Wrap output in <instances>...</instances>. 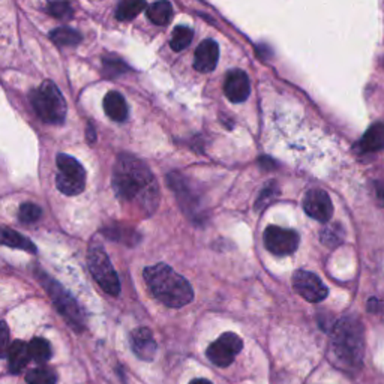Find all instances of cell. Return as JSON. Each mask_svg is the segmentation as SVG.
<instances>
[{"label": "cell", "instance_id": "obj_8", "mask_svg": "<svg viewBox=\"0 0 384 384\" xmlns=\"http://www.w3.org/2000/svg\"><path fill=\"white\" fill-rule=\"evenodd\" d=\"M243 348L242 338L233 334V332H227V334L221 335L216 341L207 347V359H209L213 365L220 368L230 367L234 362L236 356Z\"/></svg>", "mask_w": 384, "mask_h": 384}, {"label": "cell", "instance_id": "obj_32", "mask_svg": "<svg viewBox=\"0 0 384 384\" xmlns=\"http://www.w3.org/2000/svg\"><path fill=\"white\" fill-rule=\"evenodd\" d=\"M190 384H213V383L209 381V380H206V378H195Z\"/></svg>", "mask_w": 384, "mask_h": 384}, {"label": "cell", "instance_id": "obj_2", "mask_svg": "<svg viewBox=\"0 0 384 384\" xmlns=\"http://www.w3.org/2000/svg\"><path fill=\"white\" fill-rule=\"evenodd\" d=\"M144 281L157 300L169 308H183L192 302L194 290L188 279L169 264H155L144 269Z\"/></svg>", "mask_w": 384, "mask_h": 384}, {"label": "cell", "instance_id": "obj_14", "mask_svg": "<svg viewBox=\"0 0 384 384\" xmlns=\"http://www.w3.org/2000/svg\"><path fill=\"white\" fill-rule=\"evenodd\" d=\"M131 348L141 360H153L157 355V341L148 327H138L131 334Z\"/></svg>", "mask_w": 384, "mask_h": 384}, {"label": "cell", "instance_id": "obj_18", "mask_svg": "<svg viewBox=\"0 0 384 384\" xmlns=\"http://www.w3.org/2000/svg\"><path fill=\"white\" fill-rule=\"evenodd\" d=\"M359 148L362 152L372 153L384 149V123H374L362 137Z\"/></svg>", "mask_w": 384, "mask_h": 384}, {"label": "cell", "instance_id": "obj_4", "mask_svg": "<svg viewBox=\"0 0 384 384\" xmlns=\"http://www.w3.org/2000/svg\"><path fill=\"white\" fill-rule=\"evenodd\" d=\"M30 102L41 120L59 125L66 118V102L53 81H45L30 93Z\"/></svg>", "mask_w": 384, "mask_h": 384}, {"label": "cell", "instance_id": "obj_29", "mask_svg": "<svg viewBox=\"0 0 384 384\" xmlns=\"http://www.w3.org/2000/svg\"><path fill=\"white\" fill-rule=\"evenodd\" d=\"M106 236L113 239V241H116V242H123V243H128V239L131 241L132 245H136V242L138 241H134V236H137V233L131 230V228H127V230H125L123 227H119L116 225L114 228H107L106 230ZM129 245V243H128Z\"/></svg>", "mask_w": 384, "mask_h": 384}, {"label": "cell", "instance_id": "obj_5", "mask_svg": "<svg viewBox=\"0 0 384 384\" xmlns=\"http://www.w3.org/2000/svg\"><path fill=\"white\" fill-rule=\"evenodd\" d=\"M87 263L92 276L95 278V281L99 284V287L104 292L118 296L120 293V281L119 276L114 271L111 264V260L106 249L99 243H92L87 253Z\"/></svg>", "mask_w": 384, "mask_h": 384}, {"label": "cell", "instance_id": "obj_24", "mask_svg": "<svg viewBox=\"0 0 384 384\" xmlns=\"http://www.w3.org/2000/svg\"><path fill=\"white\" fill-rule=\"evenodd\" d=\"M320 241L327 248H336L344 241V230L339 224H329L321 230Z\"/></svg>", "mask_w": 384, "mask_h": 384}, {"label": "cell", "instance_id": "obj_11", "mask_svg": "<svg viewBox=\"0 0 384 384\" xmlns=\"http://www.w3.org/2000/svg\"><path fill=\"white\" fill-rule=\"evenodd\" d=\"M293 287L297 294L311 304H320L327 297L329 290L321 279L308 271H296L293 275Z\"/></svg>", "mask_w": 384, "mask_h": 384}, {"label": "cell", "instance_id": "obj_12", "mask_svg": "<svg viewBox=\"0 0 384 384\" xmlns=\"http://www.w3.org/2000/svg\"><path fill=\"white\" fill-rule=\"evenodd\" d=\"M304 209L308 216L318 222H329L332 215H334V204H332L330 197L323 190H309L304 199Z\"/></svg>", "mask_w": 384, "mask_h": 384}, {"label": "cell", "instance_id": "obj_33", "mask_svg": "<svg viewBox=\"0 0 384 384\" xmlns=\"http://www.w3.org/2000/svg\"><path fill=\"white\" fill-rule=\"evenodd\" d=\"M87 136H89V141H90V143L95 141V134H93V129H92L90 125L87 127Z\"/></svg>", "mask_w": 384, "mask_h": 384}, {"label": "cell", "instance_id": "obj_1", "mask_svg": "<svg viewBox=\"0 0 384 384\" xmlns=\"http://www.w3.org/2000/svg\"><path fill=\"white\" fill-rule=\"evenodd\" d=\"M113 190L118 199L148 216L159 204V188L150 169L134 155L122 153L113 169Z\"/></svg>", "mask_w": 384, "mask_h": 384}, {"label": "cell", "instance_id": "obj_19", "mask_svg": "<svg viewBox=\"0 0 384 384\" xmlns=\"http://www.w3.org/2000/svg\"><path fill=\"white\" fill-rule=\"evenodd\" d=\"M173 17V6L169 0H158L148 9V18L153 24L165 26Z\"/></svg>", "mask_w": 384, "mask_h": 384}, {"label": "cell", "instance_id": "obj_30", "mask_svg": "<svg viewBox=\"0 0 384 384\" xmlns=\"http://www.w3.org/2000/svg\"><path fill=\"white\" fill-rule=\"evenodd\" d=\"M48 13L56 17V18H69L72 15V8L68 2H65V0H60V2H53L50 3L48 6Z\"/></svg>", "mask_w": 384, "mask_h": 384}, {"label": "cell", "instance_id": "obj_7", "mask_svg": "<svg viewBox=\"0 0 384 384\" xmlns=\"http://www.w3.org/2000/svg\"><path fill=\"white\" fill-rule=\"evenodd\" d=\"M57 190L65 195H78L86 188V170L83 165L66 153L57 155Z\"/></svg>", "mask_w": 384, "mask_h": 384}, {"label": "cell", "instance_id": "obj_28", "mask_svg": "<svg viewBox=\"0 0 384 384\" xmlns=\"http://www.w3.org/2000/svg\"><path fill=\"white\" fill-rule=\"evenodd\" d=\"M41 216H43V211H41V207L38 204L24 203L20 206V211H18L20 222L34 224L41 220Z\"/></svg>", "mask_w": 384, "mask_h": 384}, {"label": "cell", "instance_id": "obj_10", "mask_svg": "<svg viewBox=\"0 0 384 384\" xmlns=\"http://www.w3.org/2000/svg\"><path fill=\"white\" fill-rule=\"evenodd\" d=\"M263 241H264L267 251H271L275 255L283 257V255L293 254L296 251L300 239L294 230L271 225L266 228Z\"/></svg>", "mask_w": 384, "mask_h": 384}, {"label": "cell", "instance_id": "obj_13", "mask_svg": "<svg viewBox=\"0 0 384 384\" xmlns=\"http://www.w3.org/2000/svg\"><path fill=\"white\" fill-rule=\"evenodd\" d=\"M225 97L234 104H241L248 99L251 93V83L246 76V72L242 69H233L227 74L224 83Z\"/></svg>", "mask_w": 384, "mask_h": 384}, {"label": "cell", "instance_id": "obj_9", "mask_svg": "<svg viewBox=\"0 0 384 384\" xmlns=\"http://www.w3.org/2000/svg\"><path fill=\"white\" fill-rule=\"evenodd\" d=\"M167 182L178 197L183 212L188 213L191 220H199V216H201V200L199 194L192 191L188 179L179 173H171L167 176Z\"/></svg>", "mask_w": 384, "mask_h": 384}, {"label": "cell", "instance_id": "obj_6", "mask_svg": "<svg viewBox=\"0 0 384 384\" xmlns=\"http://www.w3.org/2000/svg\"><path fill=\"white\" fill-rule=\"evenodd\" d=\"M36 275L41 279V284L47 290L51 300H53L57 311L68 320V323L71 326H74L77 330H81L85 327V314H83L77 300L72 297L64 287L57 284L53 278H50L41 272H36Z\"/></svg>", "mask_w": 384, "mask_h": 384}, {"label": "cell", "instance_id": "obj_23", "mask_svg": "<svg viewBox=\"0 0 384 384\" xmlns=\"http://www.w3.org/2000/svg\"><path fill=\"white\" fill-rule=\"evenodd\" d=\"M29 351H30V357H32L34 362L43 365V363H47L51 359V346L50 342L44 338H35L30 341L29 344Z\"/></svg>", "mask_w": 384, "mask_h": 384}, {"label": "cell", "instance_id": "obj_31", "mask_svg": "<svg viewBox=\"0 0 384 384\" xmlns=\"http://www.w3.org/2000/svg\"><path fill=\"white\" fill-rule=\"evenodd\" d=\"M8 327H6V323H2V356L6 357V353H8Z\"/></svg>", "mask_w": 384, "mask_h": 384}, {"label": "cell", "instance_id": "obj_16", "mask_svg": "<svg viewBox=\"0 0 384 384\" xmlns=\"http://www.w3.org/2000/svg\"><path fill=\"white\" fill-rule=\"evenodd\" d=\"M104 110L107 116L114 122H125L128 119V104L120 92L111 90L104 98Z\"/></svg>", "mask_w": 384, "mask_h": 384}, {"label": "cell", "instance_id": "obj_21", "mask_svg": "<svg viewBox=\"0 0 384 384\" xmlns=\"http://www.w3.org/2000/svg\"><path fill=\"white\" fill-rule=\"evenodd\" d=\"M144 8H146V0H122L118 6L116 17L122 22H129L140 15Z\"/></svg>", "mask_w": 384, "mask_h": 384}, {"label": "cell", "instance_id": "obj_15", "mask_svg": "<svg viewBox=\"0 0 384 384\" xmlns=\"http://www.w3.org/2000/svg\"><path fill=\"white\" fill-rule=\"evenodd\" d=\"M220 59V47L212 39H206L197 47L194 55V68L199 72H212Z\"/></svg>", "mask_w": 384, "mask_h": 384}, {"label": "cell", "instance_id": "obj_3", "mask_svg": "<svg viewBox=\"0 0 384 384\" xmlns=\"http://www.w3.org/2000/svg\"><path fill=\"white\" fill-rule=\"evenodd\" d=\"M365 351L363 326L357 317H344L332 329L330 353L342 368H359Z\"/></svg>", "mask_w": 384, "mask_h": 384}, {"label": "cell", "instance_id": "obj_17", "mask_svg": "<svg viewBox=\"0 0 384 384\" xmlns=\"http://www.w3.org/2000/svg\"><path fill=\"white\" fill-rule=\"evenodd\" d=\"M6 357L9 362V371L14 374H20L24 367L29 363L30 357V351H29V344L23 341H14L11 346L8 348Z\"/></svg>", "mask_w": 384, "mask_h": 384}, {"label": "cell", "instance_id": "obj_26", "mask_svg": "<svg viewBox=\"0 0 384 384\" xmlns=\"http://www.w3.org/2000/svg\"><path fill=\"white\" fill-rule=\"evenodd\" d=\"M27 384H56L57 376L50 368H35L27 372Z\"/></svg>", "mask_w": 384, "mask_h": 384}, {"label": "cell", "instance_id": "obj_20", "mask_svg": "<svg viewBox=\"0 0 384 384\" xmlns=\"http://www.w3.org/2000/svg\"><path fill=\"white\" fill-rule=\"evenodd\" d=\"M2 243L9 248H17V249H23V251L27 253H36V246L29 241L27 237L22 236L18 232L11 230V228H3L2 230Z\"/></svg>", "mask_w": 384, "mask_h": 384}, {"label": "cell", "instance_id": "obj_22", "mask_svg": "<svg viewBox=\"0 0 384 384\" xmlns=\"http://www.w3.org/2000/svg\"><path fill=\"white\" fill-rule=\"evenodd\" d=\"M50 38L59 47H74L81 41V35L74 29L59 27L50 34Z\"/></svg>", "mask_w": 384, "mask_h": 384}, {"label": "cell", "instance_id": "obj_27", "mask_svg": "<svg viewBox=\"0 0 384 384\" xmlns=\"http://www.w3.org/2000/svg\"><path fill=\"white\" fill-rule=\"evenodd\" d=\"M192 30L186 26H179L173 30L170 45L174 51H182L191 44Z\"/></svg>", "mask_w": 384, "mask_h": 384}, {"label": "cell", "instance_id": "obj_25", "mask_svg": "<svg viewBox=\"0 0 384 384\" xmlns=\"http://www.w3.org/2000/svg\"><path fill=\"white\" fill-rule=\"evenodd\" d=\"M279 195V188H278V183L271 180L267 182L264 185V188L262 190L260 195H258L257 199V203H255V209L257 211H262V209H266L267 206H271Z\"/></svg>", "mask_w": 384, "mask_h": 384}]
</instances>
